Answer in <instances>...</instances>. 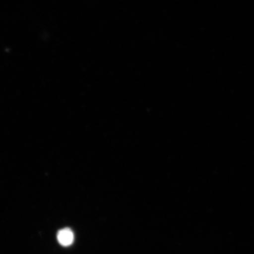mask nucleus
I'll return each instance as SVG.
<instances>
[{"mask_svg":"<svg viewBox=\"0 0 254 254\" xmlns=\"http://www.w3.org/2000/svg\"><path fill=\"white\" fill-rule=\"evenodd\" d=\"M57 238H58L60 245L63 247H69L72 245L73 241H74V235L71 229L66 227V228L59 230L58 235H57Z\"/></svg>","mask_w":254,"mask_h":254,"instance_id":"nucleus-1","label":"nucleus"}]
</instances>
